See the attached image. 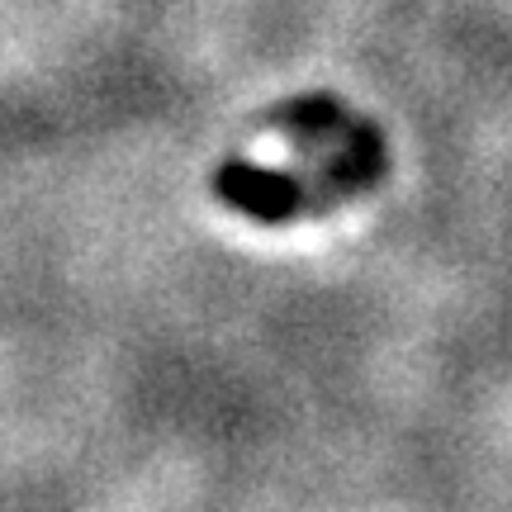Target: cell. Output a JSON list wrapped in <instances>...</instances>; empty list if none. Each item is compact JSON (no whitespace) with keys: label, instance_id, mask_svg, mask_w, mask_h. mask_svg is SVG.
<instances>
[{"label":"cell","instance_id":"cell-1","mask_svg":"<svg viewBox=\"0 0 512 512\" xmlns=\"http://www.w3.org/2000/svg\"><path fill=\"white\" fill-rule=\"evenodd\" d=\"M389 171V152H384V133L366 124L351 143L332 147L318 162V171H271L256 162H223L214 171V190L228 200L238 214L256 223H290L299 214H323L328 204H347L366 195L384 181Z\"/></svg>","mask_w":512,"mask_h":512},{"label":"cell","instance_id":"cell-2","mask_svg":"<svg viewBox=\"0 0 512 512\" xmlns=\"http://www.w3.org/2000/svg\"><path fill=\"white\" fill-rule=\"evenodd\" d=\"M275 124H285L294 143H304V147H342L366 128V119H356L332 95H299L294 105H285V110L275 114Z\"/></svg>","mask_w":512,"mask_h":512}]
</instances>
